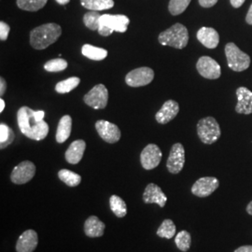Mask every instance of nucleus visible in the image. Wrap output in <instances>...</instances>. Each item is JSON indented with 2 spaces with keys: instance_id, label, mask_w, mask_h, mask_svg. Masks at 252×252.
I'll return each instance as SVG.
<instances>
[{
  "instance_id": "423d86ee",
  "label": "nucleus",
  "mask_w": 252,
  "mask_h": 252,
  "mask_svg": "<svg viewBox=\"0 0 252 252\" xmlns=\"http://www.w3.org/2000/svg\"><path fill=\"white\" fill-rule=\"evenodd\" d=\"M197 134L203 143L210 145L215 143L220 137L221 130L215 118L206 117L199 121Z\"/></svg>"
},
{
  "instance_id": "bb28decb",
  "label": "nucleus",
  "mask_w": 252,
  "mask_h": 252,
  "mask_svg": "<svg viewBox=\"0 0 252 252\" xmlns=\"http://www.w3.org/2000/svg\"><path fill=\"white\" fill-rule=\"evenodd\" d=\"M80 82H81V80L78 77L68 78L64 81H59L55 86V91L58 94H67V93L74 90L75 88H77L79 86Z\"/></svg>"
},
{
  "instance_id": "4468645a",
  "label": "nucleus",
  "mask_w": 252,
  "mask_h": 252,
  "mask_svg": "<svg viewBox=\"0 0 252 252\" xmlns=\"http://www.w3.org/2000/svg\"><path fill=\"white\" fill-rule=\"evenodd\" d=\"M95 129L100 137L110 144L116 143L121 138V130L116 125L104 120H99L95 123Z\"/></svg>"
},
{
  "instance_id": "5701e85b",
  "label": "nucleus",
  "mask_w": 252,
  "mask_h": 252,
  "mask_svg": "<svg viewBox=\"0 0 252 252\" xmlns=\"http://www.w3.org/2000/svg\"><path fill=\"white\" fill-rule=\"evenodd\" d=\"M81 54L91 60H94V61L104 60L108 56V52L105 49L90 45V44L82 46Z\"/></svg>"
},
{
  "instance_id": "aec40b11",
  "label": "nucleus",
  "mask_w": 252,
  "mask_h": 252,
  "mask_svg": "<svg viewBox=\"0 0 252 252\" xmlns=\"http://www.w3.org/2000/svg\"><path fill=\"white\" fill-rule=\"evenodd\" d=\"M86 149V143L84 140L79 139L72 142L66 150L64 157L67 162L71 164H77L81 162Z\"/></svg>"
},
{
  "instance_id": "c85d7f7f",
  "label": "nucleus",
  "mask_w": 252,
  "mask_h": 252,
  "mask_svg": "<svg viewBox=\"0 0 252 252\" xmlns=\"http://www.w3.org/2000/svg\"><path fill=\"white\" fill-rule=\"evenodd\" d=\"M14 137L15 135L10 127L5 124L0 125V148L2 150L11 144L14 140Z\"/></svg>"
},
{
  "instance_id": "39448f33",
  "label": "nucleus",
  "mask_w": 252,
  "mask_h": 252,
  "mask_svg": "<svg viewBox=\"0 0 252 252\" xmlns=\"http://www.w3.org/2000/svg\"><path fill=\"white\" fill-rule=\"evenodd\" d=\"M225 55L228 66L233 71L242 72L251 65V57L233 42L226 44Z\"/></svg>"
},
{
  "instance_id": "1a4fd4ad",
  "label": "nucleus",
  "mask_w": 252,
  "mask_h": 252,
  "mask_svg": "<svg viewBox=\"0 0 252 252\" xmlns=\"http://www.w3.org/2000/svg\"><path fill=\"white\" fill-rule=\"evenodd\" d=\"M36 174V165L30 161L20 162L11 172L10 180L17 185L26 184L32 180Z\"/></svg>"
},
{
  "instance_id": "cd10ccee",
  "label": "nucleus",
  "mask_w": 252,
  "mask_h": 252,
  "mask_svg": "<svg viewBox=\"0 0 252 252\" xmlns=\"http://www.w3.org/2000/svg\"><path fill=\"white\" fill-rule=\"evenodd\" d=\"M177 228L175 223L173 222L171 220H164L162 222V224L158 228L157 230V235L161 238H166V239H171L176 235Z\"/></svg>"
},
{
  "instance_id": "a878e982",
  "label": "nucleus",
  "mask_w": 252,
  "mask_h": 252,
  "mask_svg": "<svg viewBox=\"0 0 252 252\" xmlns=\"http://www.w3.org/2000/svg\"><path fill=\"white\" fill-rule=\"evenodd\" d=\"M59 179L69 187L78 186L81 181V177L75 172L68 169H62L58 172Z\"/></svg>"
},
{
  "instance_id": "f704fd0d",
  "label": "nucleus",
  "mask_w": 252,
  "mask_h": 252,
  "mask_svg": "<svg viewBox=\"0 0 252 252\" xmlns=\"http://www.w3.org/2000/svg\"><path fill=\"white\" fill-rule=\"evenodd\" d=\"M9 31H10V27L9 25L4 23L3 21L0 22V39L2 41H5L8 39Z\"/></svg>"
},
{
  "instance_id": "393cba45",
  "label": "nucleus",
  "mask_w": 252,
  "mask_h": 252,
  "mask_svg": "<svg viewBox=\"0 0 252 252\" xmlns=\"http://www.w3.org/2000/svg\"><path fill=\"white\" fill-rule=\"evenodd\" d=\"M109 206L111 211L118 218H124L127 214L126 202L118 195H111L109 198Z\"/></svg>"
},
{
  "instance_id": "a19ab883",
  "label": "nucleus",
  "mask_w": 252,
  "mask_h": 252,
  "mask_svg": "<svg viewBox=\"0 0 252 252\" xmlns=\"http://www.w3.org/2000/svg\"><path fill=\"white\" fill-rule=\"evenodd\" d=\"M247 212L252 216V202H250V204H249L248 207H247Z\"/></svg>"
},
{
  "instance_id": "9b49d317",
  "label": "nucleus",
  "mask_w": 252,
  "mask_h": 252,
  "mask_svg": "<svg viewBox=\"0 0 252 252\" xmlns=\"http://www.w3.org/2000/svg\"><path fill=\"white\" fill-rule=\"evenodd\" d=\"M162 157V152L157 145H147L140 154V162L142 167L146 170H152L160 164Z\"/></svg>"
},
{
  "instance_id": "f257e3e1",
  "label": "nucleus",
  "mask_w": 252,
  "mask_h": 252,
  "mask_svg": "<svg viewBox=\"0 0 252 252\" xmlns=\"http://www.w3.org/2000/svg\"><path fill=\"white\" fill-rule=\"evenodd\" d=\"M17 122L21 132L28 138L40 141L49 134V126L45 121H38L35 116V110L24 106L19 108Z\"/></svg>"
},
{
  "instance_id": "412c9836",
  "label": "nucleus",
  "mask_w": 252,
  "mask_h": 252,
  "mask_svg": "<svg viewBox=\"0 0 252 252\" xmlns=\"http://www.w3.org/2000/svg\"><path fill=\"white\" fill-rule=\"evenodd\" d=\"M106 225L96 216H91L84 222V233L88 237H100L104 234Z\"/></svg>"
},
{
  "instance_id": "2eb2a0df",
  "label": "nucleus",
  "mask_w": 252,
  "mask_h": 252,
  "mask_svg": "<svg viewBox=\"0 0 252 252\" xmlns=\"http://www.w3.org/2000/svg\"><path fill=\"white\" fill-rule=\"evenodd\" d=\"M143 201L146 204H157L159 207H163L167 202V197L158 185L150 183L145 189Z\"/></svg>"
},
{
  "instance_id": "79ce46f5",
  "label": "nucleus",
  "mask_w": 252,
  "mask_h": 252,
  "mask_svg": "<svg viewBox=\"0 0 252 252\" xmlns=\"http://www.w3.org/2000/svg\"><path fill=\"white\" fill-rule=\"evenodd\" d=\"M4 108H5V101L1 98L0 99V112H3Z\"/></svg>"
},
{
  "instance_id": "37998d69",
  "label": "nucleus",
  "mask_w": 252,
  "mask_h": 252,
  "mask_svg": "<svg viewBox=\"0 0 252 252\" xmlns=\"http://www.w3.org/2000/svg\"><path fill=\"white\" fill-rule=\"evenodd\" d=\"M69 1H70V0H56V2H57L58 4H60V5H65V4L69 3Z\"/></svg>"
},
{
  "instance_id": "0eeeda50",
  "label": "nucleus",
  "mask_w": 252,
  "mask_h": 252,
  "mask_svg": "<svg viewBox=\"0 0 252 252\" xmlns=\"http://www.w3.org/2000/svg\"><path fill=\"white\" fill-rule=\"evenodd\" d=\"M83 100L86 105L94 109H103L108 105V89L104 84H97L84 95Z\"/></svg>"
},
{
  "instance_id": "c9c22d12",
  "label": "nucleus",
  "mask_w": 252,
  "mask_h": 252,
  "mask_svg": "<svg viewBox=\"0 0 252 252\" xmlns=\"http://www.w3.org/2000/svg\"><path fill=\"white\" fill-rule=\"evenodd\" d=\"M199 4L203 7V8H211L213 6H215L217 2L219 0H198Z\"/></svg>"
},
{
  "instance_id": "f8f14e48",
  "label": "nucleus",
  "mask_w": 252,
  "mask_h": 252,
  "mask_svg": "<svg viewBox=\"0 0 252 252\" xmlns=\"http://www.w3.org/2000/svg\"><path fill=\"white\" fill-rule=\"evenodd\" d=\"M185 164V150L180 143L173 145L169 153L166 167L171 174H179Z\"/></svg>"
},
{
  "instance_id": "ddd939ff",
  "label": "nucleus",
  "mask_w": 252,
  "mask_h": 252,
  "mask_svg": "<svg viewBox=\"0 0 252 252\" xmlns=\"http://www.w3.org/2000/svg\"><path fill=\"white\" fill-rule=\"evenodd\" d=\"M220 186V181L214 177H204L195 181L191 187V192L198 197H207Z\"/></svg>"
},
{
  "instance_id": "58836bf2",
  "label": "nucleus",
  "mask_w": 252,
  "mask_h": 252,
  "mask_svg": "<svg viewBox=\"0 0 252 252\" xmlns=\"http://www.w3.org/2000/svg\"><path fill=\"white\" fill-rule=\"evenodd\" d=\"M245 1H246V0H230L232 6H233L234 8H236V9H237V8H240V7L243 5Z\"/></svg>"
},
{
  "instance_id": "f03ea898",
  "label": "nucleus",
  "mask_w": 252,
  "mask_h": 252,
  "mask_svg": "<svg viewBox=\"0 0 252 252\" xmlns=\"http://www.w3.org/2000/svg\"><path fill=\"white\" fill-rule=\"evenodd\" d=\"M62 34V28L57 24H45L34 28L30 33V44L36 50H44L54 44Z\"/></svg>"
},
{
  "instance_id": "9d476101",
  "label": "nucleus",
  "mask_w": 252,
  "mask_h": 252,
  "mask_svg": "<svg viewBox=\"0 0 252 252\" xmlns=\"http://www.w3.org/2000/svg\"><path fill=\"white\" fill-rule=\"evenodd\" d=\"M199 74L208 80H217L221 75L220 65L209 56H202L196 63Z\"/></svg>"
},
{
  "instance_id": "7c9ffc66",
  "label": "nucleus",
  "mask_w": 252,
  "mask_h": 252,
  "mask_svg": "<svg viewBox=\"0 0 252 252\" xmlns=\"http://www.w3.org/2000/svg\"><path fill=\"white\" fill-rule=\"evenodd\" d=\"M175 243L178 249L181 252H186L189 251L191 245V236L189 232L183 230L178 233L175 237Z\"/></svg>"
},
{
  "instance_id": "473e14b6",
  "label": "nucleus",
  "mask_w": 252,
  "mask_h": 252,
  "mask_svg": "<svg viewBox=\"0 0 252 252\" xmlns=\"http://www.w3.org/2000/svg\"><path fill=\"white\" fill-rule=\"evenodd\" d=\"M191 0H170L168 9L172 15H180L188 8Z\"/></svg>"
},
{
  "instance_id": "b1692460",
  "label": "nucleus",
  "mask_w": 252,
  "mask_h": 252,
  "mask_svg": "<svg viewBox=\"0 0 252 252\" xmlns=\"http://www.w3.org/2000/svg\"><path fill=\"white\" fill-rule=\"evenodd\" d=\"M81 5L85 9L99 11L113 8V0H81Z\"/></svg>"
},
{
  "instance_id": "2f4dec72",
  "label": "nucleus",
  "mask_w": 252,
  "mask_h": 252,
  "mask_svg": "<svg viewBox=\"0 0 252 252\" xmlns=\"http://www.w3.org/2000/svg\"><path fill=\"white\" fill-rule=\"evenodd\" d=\"M100 15L97 11L92 10L87 13H85V15L83 16V23L91 30L95 31L98 30L100 25Z\"/></svg>"
},
{
  "instance_id": "4c0bfd02",
  "label": "nucleus",
  "mask_w": 252,
  "mask_h": 252,
  "mask_svg": "<svg viewBox=\"0 0 252 252\" xmlns=\"http://www.w3.org/2000/svg\"><path fill=\"white\" fill-rule=\"evenodd\" d=\"M234 252H252V246H242L236 249Z\"/></svg>"
},
{
  "instance_id": "ea45409f",
  "label": "nucleus",
  "mask_w": 252,
  "mask_h": 252,
  "mask_svg": "<svg viewBox=\"0 0 252 252\" xmlns=\"http://www.w3.org/2000/svg\"><path fill=\"white\" fill-rule=\"evenodd\" d=\"M246 22H247L249 25L252 26V4L251 5V7H250L249 11H248L247 16H246Z\"/></svg>"
},
{
  "instance_id": "dca6fc26",
  "label": "nucleus",
  "mask_w": 252,
  "mask_h": 252,
  "mask_svg": "<svg viewBox=\"0 0 252 252\" xmlns=\"http://www.w3.org/2000/svg\"><path fill=\"white\" fill-rule=\"evenodd\" d=\"M38 244V236L36 231L27 230L20 235L16 244L17 252H33Z\"/></svg>"
},
{
  "instance_id": "e433bc0d",
  "label": "nucleus",
  "mask_w": 252,
  "mask_h": 252,
  "mask_svg": "<svg viewBox=\"0 0 252 252\" xmlns=\"http://www.w3.org/2000/svg\"><path fill=\"white\" fill-rule=\"evenodd\" d=\"M6 88H7L6 81L3 78H1L0 79V95H3L5 94Z\"/></svg>"
},
{
  "instance_id": "4be33fe9",
  "label": "nucleus",
  "mask_w": 252,
  "mask_h": 252,
  "mask_svg": "<svg viewBox=\"0 0 252 252\" xmlns=\"http://www.w3.org/2000/svg\"><path fill=\"white\" fill-rule=\"evenodd\" d=\"M71 130H72V119L69 115H64L61 118L57 126V131L55 135L56 141L60 144L65 142L71 135Z\"/></svg>"
},
{
  "instance_id": "72a5a7b5",
  "label": "nucleus",
  "mask_w": 252,
  "mask_h": 252,
  "mask_svg": "<svg viewBox=\"0 0 252 252\" xmlns=\"http://www.w3.org/2000/svg\"><path fill=\"white\" fill-rule=\"evenodd\" d=\"M67 67V62L62 58H56L48 61L44 64V69L49 72H60Z\"/></svg>"
},
{
  "instance_id": "6e6552de",
  "label": "nucleus",
  "mask_w": 252,
  "mask_h": 252,
  "mask_svg": "<svg viewBox=\"0 0 252 252\" xmlns=\"http://www.w3.org/2000/svg\"><path fill=\"white\" fill-rule=\"evenodd\" d=\"M154 79V71L152 68L143 66L130 71L126 75V82L131 87H141L150 84Z\"/></svg>"
},
{
  "instance_id": "20e7f679",
  "label": "nucleus",
  "mask_w": 252,
  "mask_h": 252,
  "mask_svg": "<svg viewBox=\"0 0 252 252\" xmlns=\"http://www.w3.org/2000/svg\"><path fill=\"white\" fill-rule=\"evenodd\" d=\"M130 24V20L122 14L111 15V14H103L100 17V25L98 33L101 36H110L113 32L125 33Z\"/></svg>"
},
{
  "instance_id": "7ed1b4c3",
  "label": "nucleus",
  "mask_w": 252,
  "mask_h": 252,
  "mask_svg": "<svg viewBox=\"0 0 252 252\" xmlns=\"http://www.w3.org/2000/svg\"><path fill=\"white\" fill-rule=\"evenodd\" d=\"M158 40L162 45L170 46L181 50L189 42V32L186 27L178 23L162 32L159 35Z\"/></svg>"
},
{
  "instance_id": "c756f323",
  "label": "nucleus",
  "mask_w": 252,
  "mask_h": 252,
  "mask_svg": "<svg viewBox=\"0 0 252 252\" xmlns=\"http://www.w3.org/2000/svg\"><path fill=\"white\" fill-rule=\"evenodd\" d=\"M48 0H17V6L27 11H37L42 9Z\"/></svg>"
},
{
  "instance_id": "a211bd4d",
  "label": "nucleus",
  "mask_w": 252,
  "mask_h": 252,
  "mask_svg": "<svg viewBox=\"0 0 252 252\" xmlns=\"http://www.w3.org/2000/svg\"><path fill=\"white\" fill-rule=\"evenodd\" d=\"M236 96L238 103L235 107V111L239 114H252V92L246 87H239L236 90Z\"/></svg>"
},
{
  "instance_id": "f3484780",
  "label": "nucleus",
  "mask_w": 252,
  "mask_h": 252,
  "mask_svg": "<svg viewBox=\"0 0 252 252\" xmlns=\"http://www.w3.org/2000/svg\"><path fill=\"white\" fill-rule=\"evenodd\" d=\"M179 104L174 100H168L162 105V108L156 113L155 119L159 124L165 125L168 124L173 119H175L179 114Z\"/></svg>"
},
{
  "instance_id": "6ab92c4d",
  "label": "nucleus",
  "mask_w": 252,
  "mask_h": 252,
  "mask_svg": "<svg viewBox=\"0 0 252 252\" xmlns=\"http://www.w3.org/2000/svg\"><path fill=\"white\" fill-rule=\"evenodd\" d=\"M197 39L207 49H215L220 43V35L212 27H202L197 32Z\"/></svg>"
}]
</instances>
